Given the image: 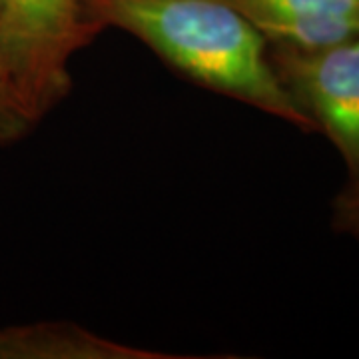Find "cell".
Here are the masks:
<instances>
[{"mask_svg":"<svg viewBox=\"0 0 359 359\" xmlns=\"http://www.w3.org/2000/svg\"><path fill=\"white\" fill-rule=\"evenodd\" d=\"M6 2H8V0H0V14L4 13V8H6Z\"/></svg>","mask_w":359,"mask_h":359,"instance_id":"cell-8","label":"cell"},{"mask_svg":"<svg viewBox=\"0 0 359 359\" xmlns=\"http://www.w3.org/2000/svg\"><path fill=\"white\" fill-rule=\"evenodd\" d=\"M334 224L337 230L359 240V180H353V184L335 200Z\"/></svg>","mask_w":359,"mask_h":359,"instance_id":"cell-7","label":"cell"},{"mask_svg":"<svg viewBox=\"0 0 359 359\" xmlns=\"http://www.w3.org/2000/svg\"><path fill=\"white\" fill-rule=\"evenodd\" d=\"M285 88L344 156L359 180V34L316 50L269 44Z\"/></svg>","mask_w":359,"mask_h":359,"instance_id":"cell-3","label":"cell"},{"mask_svg":"<svg viewBox=\"0 0 359 359\" xmlns=\"http://www.w3.org/2000/svg\"><path fill=\"white\" fill-rule=\"evenodd\" d=\"M100 30L116 26L196 84L299 130L313 122L271 65L264 34L228 0H84Z\"/></svg>","mask_w":359,"mask_h":359,"instance_id":"cell-1","label":"cell"},{"mask_svg":"<svg viewBox=\"0 0 359 359\" xmlns=\"http://www.w3.org/2000/svg\"><path fill=\"white\" fill-rule=\"evenodd\" d=\"M268 44L316 50L359 34V0H228Z\"/></svg>","mask_w":359,"mask_h":359,"instance_id":"cell-4","label":"cell"},{"mask_svg":"<svg viewBox=\"0 0 359 359\" xmlns=\"http://www.w3.org/2000/svg\"><path fill=\"white\" fill-rule=\"evenodd\" d=\"M100 32L84 0H8L0 14V62L40 120L70 92V58Z\"/></svg>","mask_w":359,"mask_h":359,"instance_id":"cell-2","label":"cell"},{"mask_svg":"<svg viewBox=\"0 0 359 359\" xmlns=\"http://www.w3.org/2000/svg\"><path fill=\"white\" fill-rule=\"evenodd\" d=\"M36 118L22 102L13 80L6 74L0 62V144H14L22 140L30 130L36 126Z\"/></svg>","mask_w":359,"mask_h":359,"instance_id":"cell-6","label":"cell"},{"mask_svg":"<svg viewBox=\"0 0 359 359\" xmlns=\"http://www.w3.org/2000/svg\"><path fill=\"white\" fill-rule=\"evenodd\" d=\"M122 346L74 323H32L0 332V359H164Z\"/></svg>","mask_w":359,"mask_h":359,"instance_id":"cell-5","label":"cell"}]
</instances>
